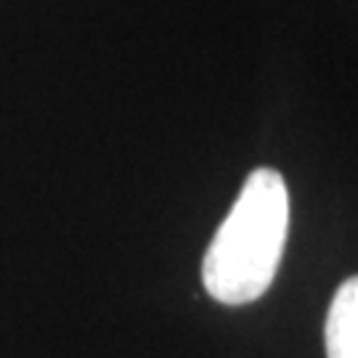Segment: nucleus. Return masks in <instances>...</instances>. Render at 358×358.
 Segmentation results:
<instances>
[{"instance_id":"obj_1","label":"nucleus","mask_w":358,"mask_h":358,"mask_svg":"<svg viewBox=\"0 0 358 358\" xmlns=\"http://www.w3.org/2000/svg\"><path fill=\"white\" fill-rule=\"evenodd\" d=\"M289 231V192L284 178L260 167L244 180L229 217L207 247L202 279L223 306H247L268 292Z\"/></svg>"},{"instance_id":"obj_2","label":"nucleus","mask_w":358,"mask_h":358,"mask_svg":"<svg viewBox=\"0 0 358 358\" xmlns=\"http://www.w3.org/2000/svg\"><path fill=\"white\" fill-rule=\"evenodd\" d=\"M327 356L329 358H358V282L348 279L332 300L327 327Z\"/></svg>"}]
</instances>
